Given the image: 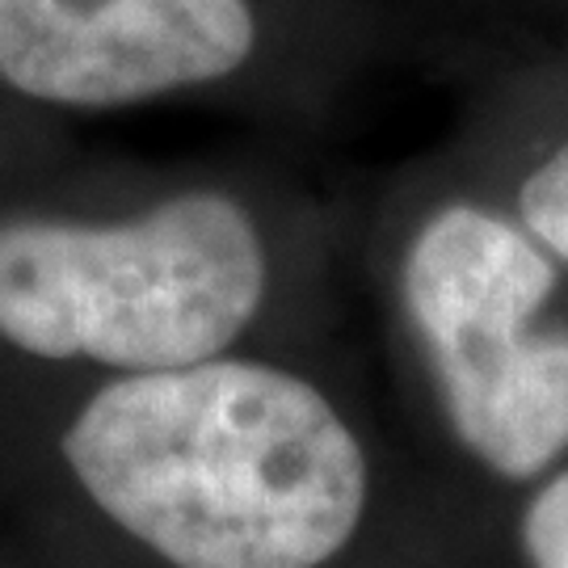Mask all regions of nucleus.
I'll use <instances>...</instances> for the list:
<instances>
[{"instance_id": "obj_1", "label": "nucleus", "mask_w": 568, "mask_h": 568, "mask_svg": "<svg viewBox=\"0 0 568 568\" xmlns=\"http://www.w3.org/2000/svg\"><path fill=\"white\" fill-rule=\"evenodd\" d=\"M63 459L173 568H325L366 509L363 443L325 392L224 354L119 375L68 426Z\"/></svg>"}, {"instance_id": "obj_2", "label": "nucleus", "mask_w": 568, "mask_h": 568, "mask_svg": "<svg viewBox=\"0 0 568 568\" xmlns=\"http://www.w3.org/2000/svg\"><path fill=\"white\" fill-rule=\"evenodd\" d=\"M274 274L262 211L194 182L110 220H0V337L34 358L169 371L224 354Z\"/></svg>"}, {"instance_id": "obj_3", "label": "nucleus", "mask_w": 568, "mask_h": 568, "mask_svg": "<svg viewBox=\"0 0 568 568\" xmlns=\"http://www.w3.org/2000/svg\"><path fill=\"white\" fill-rule=\"evenodd\" d=\"M556 270L514 211L485 199L429 206L400 253V300L450 429L506 480L568 450V325L548 316Z\"/></svg>"}, {"instance_id": "obj_4", "label": "nucleus", "mask_w": 568, "mask_h": 568, "mask_svg": "<svg viewBox=\"0 0 568 568\" xmlns=\"http://www.w3.org/2000/svg\"><path fill=\"white\" fill-rule=\"evenodd\" d=\"M400 0H0V84L55 110L248 89L375 34Z\"/></svg>"}, {"instance_id": "obj_5", "label": "nucleus", "mask_w": 568, "mask_h": 568, "mask_svg": "<svg viewBox=\"0 0 568 568\" xmlns=\"http://www.w3.org/2000/svg\"><path fill=\"white\" fill-rule=\"evenodd\" d=\"M506 206L556 265H568V131L518 169Z\"/></svg>"}, {"instance_id": "obj_6", "label": "nucleus", "mask_w": 568, "mask_h": 568, "mask_svg": "<svg viewBox=\"0 0 568 568\" xmlns=\"http://www.w3.org/2000/svg\"><path fill=\"white\" fill-rule=\"evenodd\" d=\"M523 548L530 568H568V471L539 488L523 518Z\"/></svg>"}]
</instances>
